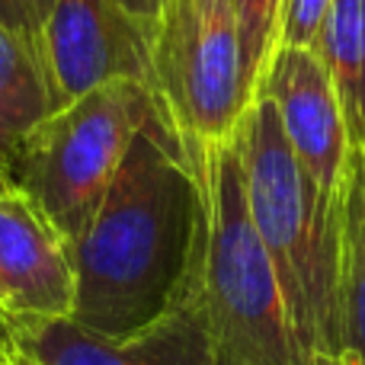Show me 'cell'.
Segmentation results:
<instances>
[{
	"label": "cell",
	"instance_id": "1",
	"mask_svg": "<svg viewBox=\"0 0 365 365\" xmlns=\"http://www.w3.org/2000/svg\"><path fill=\"white\" fill-rule=\"evenodd\" d=\"M202 182L177 128L154 100L90 227L71 244V321L128 336L195 298Z\"/></svg>",
	"mask_w": 365,
	"mask_h": 365
},
{
	"label": "cell",
	"instance_id": "2",
	"mask_svg": "<svg viewBox=\"0 0 365 365\" xmlns=\"http://www.w3.org/2000/svg\"><path fill=\"white\" fill-rule=\"evenodd\" d=\"M247 202L282 292L302 362L343 349V202H330L295 160L272 103L253 96L240 115Z\"/></svg>",
	"mask_w": 365,
	"mask_h": 365
},
{
	"label": "cell",
	"instance_id": "3",
	"mask_svg": "<svg viewBox=\"0 0 365 365\" xmlns=\"http://www.w3.org/2000/svg\"><path fill=\"white\" fill-rule=\"evenodd\" d=\"M202 182L199 298L221 365H304L247 202L237 135L186 151Z\"/></svg>",
	"mask_w": 365,
	"mask_h": 365
},
{
	"label": "cell",
	"instance_id": "4",
	"mask_svg": "<svg viewBox=\"0 0 365 365\" xmlns=\"http://www.w3.org/2000/svg\"><path fill=\"white\" fill-rule=\"evenodd\" d=\"M154 109L145 83L113 81L77 96L36 125L6 167L10 189L48 218L74 244L103 205L132 138Z\"/></svg>",
	"mask_w": 365,
	"mask_h": 365
},
{
	"label": "cell",
	"instance_id": "5",
	"mask_svg": "<svg viewBox=\"0 0 365 365\" xmlns=\"http://www.w3.org/2000/svg\"><path fill=\"white\" fill-rule=\"evenodd\" d=\"M151 93L186 151L231 138L253 103L231 0H160L151 36Z\"/></svg>",
	"mask_w": 365,
	"mask_h": 365
},
{
	"label": "cell",
	"instance_id": "6",
	"mask_svg": "<svg viewBox=\"0 0 365 365\" xmlns=\"http://www.w3.org/2000/svg\"><path fill=\"white\" fill-rule=\"evenodd\" d=\"M154 19L122 0H55L38 23V51L61 106L113 81L151 90Z\"/></svg>",
	"mask_w": 365,
	"mask_h": 365
},
{
	"label": "cell",
	"instance_id": "7",
	"mask_svg": "<svg viewBox=\"0 0 365 365\" xmlns=\"http://www.w3.org/2000/svg\"><path fill=\"white\" fill-rule=\"evenodd\" d=\"M0 336L26 365H221L199 298L128 336L93 334L71 317H0Z\"/></svg>",
	"mask_w": 365,
	"mask_h": 365
},
{
	"label": "cell",
	"instance_id": "8",
	"mask_svg": "<svg viewBox=\"0 0 365 365\" xmlns=\"http://www.w3.org/2000/svg\"><path fill=\"white\" fill-rule=\"evenodd\" d=\"M282 122L295 160L330 202H343L353 145L340 96L314 48H276L259 90Z\"/></svg>",
	"mask_w": 365,
	"mask_h": 365
},
{
	"label": "cell",
	"instance_id": "9",
	"mask_svg": "<svg viewBox=\"0 0 365 365\" xmlns=\"http://www.w3.org/2000/svg\"><path fill=\"white\" fill-rule=\"evenodd\" d=\"M71 244L19 189L0 195V317L61 321L74 311Z\"/></svg>",
	"mask_w": 365,
	"mask_h": 365
},
{
	"label": "cell",
	"instance_id": "10",
	"mask_svg": "<svg viewBox=\"0 0 365 365\" xmlns=\"http://www.w3.org/2000/svg\"><path fill=\"white\" fill-rule=\"evenodd\" d=\"M61 109L38 42L0 26V167H10L29 132Z\"/></svg>",
	"mask_w": 365,
	"mask_h": 365
},
{
	"label": "cell",
	"instance_id": "11",
	"mask_svg": "<svg viewBox=\"0 0 365 365\" xmlns=\"http://www.w3.org/2000/svg\"><path fill=\"white\" fill-rule=\"evenodd\" d=\"M314 51L340 96L353 154H365V0H330Z\"/></svg>",
	"mask_w": 365,
	"mask_h": 365
},
{
	"label": "cell",
	"instance_id": "12",
	"mask_svg": "<svg viewBox=\"0 0 365 365\" xmlns=\"http://www.w3.org/2000/svg\"><path fill=\"white\" fill-rule=\"evenodd\" d=\"M343 349L365 359V154L349 160L346 192H343Z\"/></svg>",
	"mask_w": 365,
	"mask_h": 365
},
{
	"label": "cell",
	"instance_id": "13",
	"mask_svg": "<svg viewBox=\"0 0 365 365\" xmlns=\"http://www.w3.org/2000/svg\"><path fill=\"white\" fill-rule=\"evenodd\" d=\"M234 26H237L240 61H244L247 87L257 96L259 81L269 68L279 45V16H282V0H231Z\"/></svg>",
	"mask_w": 365,
	"mask_h": 365
},
{
	"label": "cell",
	"instance_id": "14",
	"mask_svg": "<svg viewBox=\"0 0 365 365\" xmlns=\"http://www.w3.org/2000/svg\"><path fill=\"white\" fill-rule=\"evenodd\" d=\"M330 10V0H282L276 48H314L317 29Z\"/></svg>",
	"mask_w": 365,
	"mask_h": 365
},
{
	"label": "cell",
	"instance_id": "15",
	"mask_svg": "<svg viewBox=\"0 0 365 365\" xmlns=\"http://www.w3.org/2000/svg\"><path fill=\"white\" fill-rule=\"evenodd\" d=\"M38 10L32 0H0V26L38 42Z\"/></svg>",
	"mask_w": 365,
	"mask_h": 365
},
{
	"label": "cell",
	"instance_id": "16",
	"mask_svg": "<svg viewBox=\"0 0 365 365\" xmlns=\"http://www.w3.org/2000/svg\"><path fill=\"white\" fill-rule=\"evenodd\" d=\"M308 365H365V359L353 349H340V353H330V356H314Z\"/></svg>",
	"mask_w": 365,
	"mask_h": 365
},
{
	"label": "cell",
	"instance_id": "17",
	"mask_svg": "<svg viewBox=\"0 0 365 365\" xmlns=\"http://www.w3.org/2000/svg\"><path fill=\"white\" fill-rule=\"evenodd\" d=\"M122 4H125L128 10H135L138 16H145V19H154L158 10H160V0H122Z\"/></svg>",
	"mask_w": 365,
	"mask_h": 365
},
{
	"label": "cell",
	"instance_id": "18",
	"mask_svg": "<svg viewBox=\"0 0 365 365\" xmlns=\"http://www.w3.org/2000/svg\"><path fill=\"white\" fill-rule=\"evenodd\" d=\"M0 365H23V359L13 353V346L4 340V336H0Z\"/></svg>",
	"mask_w": 365,
	"mask_h": 365
},
{
	"label": "cell",
	"instance_id": "19",
	"mask_svg": "<svg viewBox=\"0 0 365 365\" xmlns=\"http://www.w3.org/2000/svg\"><path fill=\"white\" fill-rule=\"evenodd\" d=\"M32 4H36V10H38V19L45 16V10H48L51 4H55V0H32Z\"/></svg>",
	"mask_w": 365,
	"mask_h": 365
},
{
	"label": "cell",
	"instance_id": "20",
	"mask_svg": "<svg viewBox=\"0 0 365 365\" xmlns=\"http://www.w3.org/2000/svg\"><path fill=\"white\" fill-rule=\"evenodd\" d=\"M10 189V180H6V173H4V167H0V195Z\"/></svg>",
	"mask_w": 365,
	"mask_h": 365
},
{
	"label": "cell",
	"instance_id": "21",
	"mask_svg": "<svg viewBox=\"0 0 365 365\" xmlns=\"http://www.w3.org/2000/svg\"><path fill=\"white\" fill-rule=\"evenodd\" d=\"M23 365H26V362H23Z\"/></svg>",
	"mask_w": 365,
	"mask_h": 365
}]
</instances>
